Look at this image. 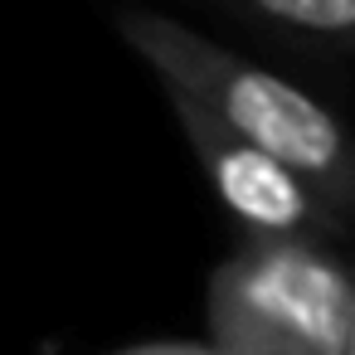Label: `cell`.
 Wrapping results in <instances>:
<instances>
[{"mask_svg": "<svg viewBox=\"0 0 355 355\" xmlns=\"http://www.w3.org/2000/svg\"><path fill=\"white\" fill-rule=\"evenodd\" d=\"M117 35L161 78L166 98L209 107L219 122L287 161L321 195L336 224L345 234L355 229V132L321 98L161 10H122Z\"/></svg>", "mask_w": 355, "mask_h": 355, "instance_id": "obj_1", "label": "cell"}, {"mask_svg": "<svg viewBox=\"0 0 355 355\" xmlns=\"http://www.w3.org/2000/svg\"><path fill=\"white\" fill-rule=\"evenodd\" d=\"M355 302V268L331 239H248L214 268L205 311L219 350L234 355H340Z\"/></svg>", "mask_w": 355, "mask_h": 355, "instance_id": "obj_2", "label": "cell"}, {"mask_svg": "<svg viewBox=\"0 0 355 355\" xmlns=\"http://www.w3.org/2000/svg\"><path fill=\"white\" fill-rule=\"evenodd\" d=\"M171 107L214 195L224 200V209L248 239H340L345 234L336 214L321 205V195L287 161H277L272 151H263L258 141H248L243 132H234L229 122H219L209 107L190 98H171Z\"/></svg>", "mask_w": 355, "mask_h": 355, "instance_id": "obj_3", "label": "cell"}, {"mask_svg": "<svg viewBox=\"0 0 355 355\" xmlns=\"http://www.w3.org/2000/svg\"><path fill=\"white\" fill-rule=\"evenodd\" d=\"M248 6L297 35L326 44H355V0H248Z\"/></svg>", "mask_w": 355, "mask_h": 355, "instance_id": "obj_4", "label": "cell"}, {"mask_svg": "<svg viewBox=\"0 0 355 355\" xmlns=\"http://www.w3.org/2000/svg\"><path fill=\"white\" fill-rule=\"evenodd\" d=\"M340 355H355V302H350V321H345V345Z\"/></svg>", "mask_w": 355, "mask_h": 355, "instance_id": "obj_5", "label": "cell"}]
</instances>
